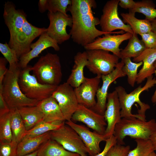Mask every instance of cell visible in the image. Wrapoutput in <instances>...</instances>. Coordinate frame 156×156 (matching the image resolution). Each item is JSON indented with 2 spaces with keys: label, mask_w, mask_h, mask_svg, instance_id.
Here are the masks:
<instances>
[{
  "label": "cell",
  "mask_w": 156,
  "mask_h": 156,
  "mask_svg": "<svg viewBox=\"0 0 156 156\" xmlns=\"http://www.w3.org/2000/svg\"><path fill=\"white\" fill-rule=\"evenodd\" d=\"M67 12H70L73 20L69 34L73 41L83 47L93 42L97 37L107 34H123L125 31L106 32L97 29L100 19L95 17L92 9L96 7L94 0H71Z\"/></svg>",
  "instance_id": "cell-1"
},
{
  "label": "cell",
  "mask_w": 156,
  "mask_h": 156,
  "mask_svg": "<svg viewBox=\"0 0 156 156\" xmlns=\"http://www.w3.org/2000/svg\"><path fill=\"white\" fill-rule=\"evenodd\" d=\"M156 84V78L153 75L147 79L143 86H139L129 93H127L122 86H118L115 88L117 93L121 107L122 118H136L143 120H146L145 113L150 108L147 104L142 102L140 96L144 91L148 90Z\"/></svg>",
  "instance_id": "cell-2"
},
{
  "label": "cell",
  "mask_w": 156,
  "mask_h": 156,
  "mask_svg": "<svg viewBox=\"0 0 156 156\" xmlns=\"http://www.w3.org/2000/svg\"><path fill=\"white\" fill-rule=\"evenodd\" d=\"M21 69L9 68L0 86L3 98L10 109L37 105L39 101L27 97L22 92L18 81Z\"/></svg>",
  "instance_id": "cell-3"
},
{
  "label": "cell",
  "mask_w": 156,
  "mask_h": 156,
  "mask_svg": "<svg viewBox=\"0 0 156 156\" xmlns=\"http://www.w3.org/2000/svg\"><path fill=\"white\" fill-rule=\"evenodd\" d=\"M156 131V121L152 119L148 121L136 118H122L116 125L114 135L117 144L124 145V140L128 136L135 139L149 140Z\"/></svg>",
  "instance_id": "cell-4"
},
{
  "label": "cell",
  "mask_w": 156,
  "mask_h": 156,
  "mask_svg": "<svg viewBox=\"0 0 156 156\" xmlns=\"http://www.w3.org/2000/svg\"><path fill=\"white\" fill-rule=\"evenodd\" d=\"M33 75L40 83L58 86L62 78L61 66L57 54L48 53L41 56L32 67Z\"/></svg>",
  "instance_id": "cell-5"
},
{
  "label": "cell",
  "mask_w": 156,
  "mask_h": 156,
  "mask_svg": "<svg viewBox=\"0 0 156 156\" xmlns=\"http://www.w3.org/2000/svg\"><path fill=\"white\" fill-rule=\"evenodd\" d=\"M32 67L28 65L21 69L18 84L22 92L27 97L40 101L51 96L57 86L40 83L34 75L30 74Z\"/></svg>",
  "instance_id": "cell-6"
},
{
  "label": "cell",
  "mask_w": 156,
  "mask_h": 156,
  "mask_svg": "<svg viewBox=\"0 0 156 156\" xmlns=\"http://www.w3.org/2000/svg\"><path fill=\"white\" fill-rule=\"evenodd\" d=\"M88 63L86 67L93 73L101 78L115 69L119 57L109 52L101 49L86 50Z\"/></svg>",
  "instance_id": "cell-7"
},
{
  "label": "cell",
  "mask_w": 156,
  "mask_h": 156,
  "mask_svg": "<svg viewBox=\"0 0 156 156\" xmlns=\"http://www.w3.org/2000/svg\"><path fill=\"white\" fill-rule=\"evenodd\" d=\"M51 139L61 145L66 150L87 156V149L78 134L65 123L59 128L50 131Z\"/></svg>",
  "instance_id": "cell-8"
},
{
  "label": "cell",
  "mask_w": 156,
  "mask_h": 156,
  "mask_svg": "<svg viewBox=\"0 0 156 156\" xmlns=\"http://www.w3.org/2000/svg\"><path fill=\"white\" fill-rule=\"evenodd\" d=\"M119 1L120 0H110L107 1L104 5L100 19L99 25L101 31L111 33L120 29L133 34L130 26L125 24L119 16L118 6Z\"/></svg>",
  "instance_id": "cell-9"
},
{
  "label": "cell",
  "mask_w": 156,
  "mask_h": 156,
  "mask_svg": "<svg viewBox=\"0 0 156 156\" xmlns=\"http://www.w3.org/2000/svg\"><path fill=\"white\" fill-rule=\"evenodd\" d=\"M51 96L57 102L65 121L71 120L79 105L73 88L64 82L57 86Z\"/></svg>",
  "instance_id": "cell-10"
},
{
  "label": "cell",
  "mask_w": 156,
  "mask_h": 156,
  "mask_svg": "<svg viewBox=\"0 0 156 156\" xmlns=\"http://www.w3.org/2000/svg\"><path fill=\"white\" fill-rule=\"evenodd\" d=\"M3 17L10 35L8 44L12 49L27 19V15L23 10L16 9L12 2L7 1L4 5Z\"/></svg>",
  "instance_id": "cell-11"
},
{
  "label": "cell",
  "mask_w": 156,
  "mask_h": 156,
  "mask_svg": "<svg viewBox=\"0 0 156 156\" xmlns=\"http://www.w3.org/2000/svg\"><path fill=\"white\" fill-rule=\"evenodd\" d=\"M47 16L50 22L46 32L48 35L58 44L68 40L71 36L67 33L66 28L72 26L71 17L60 12H48Z\"/></svg>",
  "instance_id": "cell-12"
},
{
  "label": "cell",
  "mask_w": 156,
  "mask_h": 156,
  "mask_svg": "<svg viewBox=\"0 0 156 156\" xmlns=\"http://www.w3.org/2000/svg\"><path fill=\"white\" fill-rule=\"evenodd\" d=\"M47 30V28L35 27L29 23L27 19L25 20L12 49L19 60L31 50L30 46L33 40Z\"/></svg>",
  "instance_id": "cell-13"
},
{
  "label": "cell",
  "mask_w": 156,
  "mask_h": 156,
  "mask_svg": "<svg viewBox=\"0 0 156 156\" xmlns=\"http://www.w3.org/2000/svg\"><path fill=\"white\" fill-rule=\"evenodd\" d=\"M71 120L82 122L94 131L104 135L107 124L104 116L90 108L79 104Z\"/></svg>",
  "instance_id": "cell-14"
},
{
  "label": "cell",
  "mask_w": 156,
  "mask_h": 156,
  "mask_svg": "<svg viewBox=\"0 0 156 156\" xmlns=\"http://www.w3.org/2000/svg\"><path fill=\"white\" fill-rule=\"evenodd\" d=\"M124 64L121 60L116 65L114 70L109 74L102 76V84L99 88L96 96V103L95 106L92 109L96 112L104 115L106 108L108 90L109 86L117 79L126 76L122 70Z\"/></svg>",
  "instance_id": "cell-15"
},
{
  "label": "cell",
  "mask_w": 156,
  "mask_h": 156,
  "mask_svg": "<svg viewBox=\"0 0 156 156\" xmlns=\"http://www.w3.org/2000/svg\"><path fill=\"white\" fill-rule=\"evenodd\" d=\"M65 123L78 134L90 156H94L101 152L100 143L107 139L104 135L92 132L84 125L77 124L71 120L66 121Z\"/></svg>",
  "instance_id": "cell-16"
},
{
  "label": "cell",
  "mask_w": 156,
  "mask_h": 156,
  "mask_svg": "<svg viewBox=\"0 0 156 156\" xmlns=\"http://www.w3.org/2000/svg\"><path fill=\"white\" fill-rule=\"evenodd\" d=\"M132 34L129 32L117 35L106 34L102 37H98L84 47L86 50L101 49L111 52L120 58L121 51L120 45L124 41L129 40Z\"/></svg>",
  "instance_id": "cell-17"
},
{
  "label": "cell",
  "mask_w": 156,
  "mask_h": 156,
  "mask_svg": "<svg viewBox=\"0 0 156 156\" xmlns=\"http://www.w3.org/2000/svg\"><path fill=\"white\" fill-rule=\"evenodd\" d=\"M101 78L97 76L90 78L85 77L81 84L75 88V92L79 104L91 109L95 106L96 103L95 97L99 88Z\"/></svg>",
  "instance_id": "cell-18"
},
{
  "label": "cell",
  "mask_w": 156,
  "mask_h": 156,
  "mask_svg": "<svg viewBox=\"0 0 156 156\" xmlns=\"http://www.w3.org/2000/svg\"><path fill=\"white\" fill-rule=\"evenodd\" d=\"M121 107L118 95L115 90L108 93L104 116L107 125L104 135L107 139L114 135L116 125L120 121Z\"/></svg>",
  "instance_id": "cell-19"
},
{
  "label": "cell",
  "mask_w": 156,
  "mask_h": 156,
  "mask_svg": "<svg viewBox=\"0 0 156 156\" xmlns=\"http://www.w3.org/2000/svg\"><path fill=\"white\" fill-rule=\"evenodd\" d=\"M46 32L42 34L36 42L31 44V50L19 59L18 66L21 69L26 67L31 60L38 57L42 51L47 48L52 47L57 51L60 50L58 44Z\"/></svg>",
  "instance_id": "cell-20"
},
{
  "label": "cell",
  "mask_w": 156,
  "mask_h": 156,
  "mask_svg": "<svg viewBox=\"0 0 156 156\" xmlns=\"http://www.w3.org/2000/svg\"><path fill=\"white\" fill-rule=\"evenodd\" d=\"M135 62H142L143 66L138 73L136 80L137 84L141 83L146 79L155 73L156 61V49L146 48L138 57L133 59Z\"/></svg>",
  "instance_id": "cell-21"
},
{
  "label": "cell",
  "mask_w": 156,
  "mask_h": 156,
  "mask_svg": "<svg viewBox=\"0 0 156 156\" xmlns=\"http://www.w3.org/2000/svg\"><path fill=\"white\" fill-rule=\"evenodd\" d=\"M37 106L43 114L44 121L50 122H65L57 102L51 96L39 101Z\"/></svg>",
  "instance_id": "cell-22"
},
{
  "label": "cell",
  "mask_w": 156,
  "mask_h": 156,
  "mask_svg": "<svg viewBox=\"0 0 156 156\" xmlns=\"http://www.w3.org/2000/svg\"><path fill=\"white\" fill-rule=\"evenodd\" d=\"M74 62L71 73L66 82L75 88L79 86L85 78L83 69L88 63L86 51L78 52L74 56Z\"/></svg>",
  "instance_id": "cell-23"
},
{
  "label": "cell",
  "mask_w": 156,
  "mask_h": 156,
  "mask_svg": "<svg viewBox=\"0 0 156 156\" xmlns=\"http://www.w3.org/2000/svg\"><path fill=\"white\" fill-rule=\"evenodd\" d=\"M50 132L37 136L24 138L18 144L17 155H25L38 150L51 139Z\"/></svg>",
  "instance_id": "cell-24"
},
{
  "label": "cell",
  "mask_w": 156,
  "mask_h": 156,
  "mask_svg": "<svg viewBox=\"0 0 156 156\" xmlns=\"http://www.w3.org/2000/svg\"><path fill=\"white\" fill-rule=\"evenodd\" d=\"M18 109L27 131L43 121V114L37 105L23 107Z\"/></svg>",
  "instance_id": "cell-25"
},
{
  "label": "cell",
  "mask_w": 156,
  "mask_h": 156,
  "mask_svg": "<svg viewBox=\"0 0 156 156\" xmlns=\"http://www.w3.org/2000/svg\"><path fill=\"white\" fill-rule=\"evenodd\" d=\"M135 13L129 10L128 13H122L120 15L124 23L129 25L134 33L140 35L152 31L150 21L146 19H139L135 16Z\"/></svg>",
  "instance_id": "cell-26"
},
{
  "label": "cell",
  "mask_w": 156,
  "mask_h": 156,
  "mask_svg": "<svg viewBox=\"0 0 156 156\" xmlns=\"http://www.w3.org/2000/svg\"><path fill=\"white\" fill-rule=\"evenodd\" d=\"M37 156H80L69 151L51 139L42 145L38 150Z\"/></svg>",
  "instance_id": "cell-27"
},
{
  "label": "cell",
  "mask_w": 156,
  "mask_h": 156,
  "mask_svg": "<svg viewBox=\"0 0 156 156\" xmlns=\"http://www.w3.org/2000/svg\"><path fill=\"white\" fill-rule=\"evenodd\" d=\"M146 48L142 40L138 37V35L134 33L129 40L127 46L120 52V58H135L139 55Z\"/></svg>",
  "instance_id": "cell-28"
},
{
  "label": "cell",
  "mask_w": 156,
  "mask_h": 156,
  "mask_svg": "<svg viewBox=\"0 0 156 156\" xmlns=\"http://www.w3.org/2000/svg\"><path fill=\"white\" fill-rule=\"evenodd\" d=\"M12 140L18 144L25 136L27 130L17 109H10Z\"/></svg>",
  "instance_id": "cell-29"
},
{
  "label": "cell",
  "mask_w": 156,
  "mask_h": 156,
  "mask_svg": "<svg viewBox=\"0 0 156 156\" xmlns=\"http://www.w3.org/2000/svg\"><path fill=\"white\" fill-rule=\"evenodd\" d=\"M155 5L152 1L142 0L135 2L133 8L129 10L135 13L138 12L143 14L145 19L150 21L156 18Z\"/></svg>",
  "instance_id": "cell-30"
},
{
  "label": "cell",
  "mask_w": 156,
  "mask_h": 156,
  "mask_svg": "<svg viewBox=\"0 0 156 156\" xmlns=\"http://www.w3.org/2000/svg\"><path fill=\"white\" fill-rule=\"evenodd\" d=\"M65 122H50L42 121L31 129L27 131L24 138L40 135L59 128Z\"/></svg>",
  "instance_id": "cell-31"
},
{
  "label": "cell",
  "mask_w": 156,
  "mask_h": 156,
  "mask_svg": "<svg viewBox=\"0 0 156 156\" xmlns=\"http://www.w3.org/2000/svg\"><path fill=\"white\" fill-rule=\"evenodd\" d=\"M121 60L124 64L122 70L127 76V81L129 84L133 87L136 82L138 69L143 64V62H142L137 63L133 62L130 58H125Z\"/></svg>",
  "instance_id": "cell-32"
},
{
  "label": "cell",
  "mask_w": 156,
  "mask_h": 156,
  "mask_svg": "<svg viewBox=\"0 0 156 156\" xmlns=\"http://www.w3.org/2000/svg\"><path fill=\"white\" fill-rule=\"evenodd\" d=\"M136 146L130 150L127 156H149L154 151L153 146L151 140L141 139H135Z\"/></svg>",
  "instance_id": "cell-33"
},
{
  "label": "cell",
  "mask_w": 156,
  "mask_h": 156,
  "mask_svg": "<svg viewBox=\"0 0 156 156\" xmlns=\"http://www.w3.org/2000/svg\"><path fill=\"white\" fill-rule=\"evenodd\" d=\"M12 140L10 111L0 116V142H8Z\"/></svg>",
  "instance_id": "cell-34"
},
{
  "label": "cell",
  "mask_w": 156,
  "mask_h": 156,
  "mask_svg": "<svg viewBox=\"0 0 156 156\" xmlns=\"http://www.w3.org/2000/svg\"><path fill=\"white\" fill-rule=\"evenodd\" d=\"M0 51L8 62L9 68H14L19 67V59L14 51L10 47L6 42L4 44L0 43Z\"/></svg>",
  "instance_id": "cell-35"
},
{
  "label": "cell",
  "mask_w": 156,
  "mask_h": 156,
  "mask_svg": "<svg viewBox=\"0 0 156 156\" xmlns=\"http://www.w3.org/2000/svg\"><path fill=\"white\" fill-rule=\"evenodd\" d=\"M71 4V0H47V10L49 12H60L68 15L66 10Z\"/></svg>",
  "instance_id": "cell-36"
},
{
  "label": "cell",
  "mask_w": 156,
  "mask_h": 156,
  "mask_svg": "<svg viewBox=\"0 0 156 156\" xmlns=\"http://www.w3.org/2000/svg\"><path fill=\"white\" fill-rule=\"evenodd\" d=\"M18 144L13 140L8 142H0V156H16Z\"/></svg>",
  "instance_id": "cell-37"
},
{
  "label": "cell",
  "mask_w": 156,
  "mask_h": 156,
  "mask_svg": "<svg viewBox=\"0 0 156 156\" xmlns=\"http://www.w3.org/2000/svg\"><path fill=\"white\" fill-rule=\"evenodd\" d=\"M124 145L116 143L110 149L105 156H127L130 147Z\"/></svg>",
  "instance_id": "cell-38"
},
{
  "label": "cell",
  "mask_w": 156,
  "mask_h": 156,
  "mask_svg": "<svg viewBox=\"0 0 156 156\" xmlns=\"http://www.w3.org/2000/svg\"><path fill=\"white\" fill-rule=\"evenodd\" d=\"M140 35L146 48L156 49V34L151 31Z\"/></svg>",
  "instance_id": "cell-39"
},
{
  "label": "cell",
  "mask_w": 156,
  "mask_h": 156,
  "mask_svg": "<svg viewBox=\"0 0 156 156\" xmlns=\"http://www.w3.org/2000/svg\"><path fill=\"white\" fill-rule=\"evenodd\" d=\"M105 142L103 151L94 156H105L110 149L117 143V140L115 136L113 135L107 139Z\"/></svg>",
  "instance_id": "cell-40"
},
{
  "label": "cell",
  "mask_w": 156,
  "mask_h": 156,
  "mask_svg": "<svg viewBox=\"0 0 156 156\" xmlns=\"http://www.w3.org/2000/svg\"><path fill=\"white\" fill-rule=\"evenodd\" d=\"M7 62V61L4 57H0V86H2L3 79L8 70L6 66Z\"/></svg>",
  "instance_id": "cell-41"
},
{
  "label": "cell",
  "mask_w": 156,
  "mask_h": 156,
  "mask_svg": "<svg viewBox=\"0 0 156 156\" xmlns=\"http://www.w3.org/2000/svg\"><path fill=\"white\" fill-rule=\"evenodd\" d=\"M10 111L3 96L2 93L0 92V116L5 114Z\"/></svg>",
  "instance_id": "cell-42"
},
{
  "label": "cell",
  "mask_w": 156,
  "mask_h": 156,
  "mask_svg": "<svg viewBox=\"0 0 156 156\" xmlns=\"http://www.w3.org/2000/svg\"><path fill=\"white\" fill-rule=\"evenodd\" d=\"M135 3L133 0H120L118 5L122 8L130 10L133 8Z\"/></svg>",
  "instance_id": "cell-43"
},
{
  "label": "cell",
  "mask_w": 156,
  "mask_h": 156,
  "mask_svg": "<svg viewBox=\"0 0 156 156\" xmlns=\"http://www.w3.org/2000/svg\"><path fill=\"white\" fill-rule=\"evenodd\" d=\"M47 0H40L38 3V9L43 13L47 10Z\"/></svg>",
  "instance_id": "cell-44"
},
{
  "label": "cell",
  "mask_w": 156,
  "mask_h": 156,
  "mask_svg": "<svg viewBox=\"0 0 156 156\" xmlns=\"http://www.w3.org/2000/svg\"><path fill=\"white\" fill-rule=\"evenodd\" d=\"M149 140L153 146L155 151H156V131L151 136Z\"/></svg>",
  "instance_id": "cell-45"
},
{
  "label": "cell",
  "mask_w": 156,
  "mask_h": 156,
  "mask_svg": "<svg viewBox=\"0 0 156 156\" xmlns=\"http://www.w3.org/2000/svg\"><path fill=\"white\" fill-rule=\"evenodd\" d=\"M154 66L155 68V74L156 76V61L154 63ZM151 101L152 103H156V89L152 95L151 99Z\"/></svg>",
  "instance_id": "cell-46"
},
{
  "label": "cell",
  "mask_w": 156,
  "mask_h": 156,
  "mask_svg": "<svg viewBox=\"0 0 156 156\" xmlns=\"http://www.w3.org/2000/svg\"><path fill=\"white\" fill-rule=\"evenodd\" d=\"M150 21L152 26V31L156 34V18Z\"/></svg>",
  "instance_id": "cell-47"
},
{
  "label": "cell",
  "mask_w": 156,
  "mask_h": 156,
  "mask_svg": "<svg viewBox=\"0 0 156 156\" xmlns=\"http://www.w3.org/2000/svg\"><path fill=\"white\" fill-rule=\"evenodd\" d=\"M38 153V150L34 152L33 153L29 154L27 155H22V156H19L17 155L16 156H37Z\"/></svg>",
  "instance_id": "cell-48"
},
{
  "label": "cell",
  "mask_w": 156,
  "mask_h": 156,
  "mask_svg": "<svg viewBox=\"0 0 156 156\" xmlns=\"http://www.w3.org/2000/svg\"><path fill=\"white\" fill-rule=\"evenodd\" d=\"M149 156H156V154L154 151Z\"/></svg>",
  "instance_id": "cell-49"
}]
</instances>
